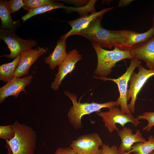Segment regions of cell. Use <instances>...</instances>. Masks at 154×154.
<instances>
[{"instance_id": "52a82bcc", "label": "cell", "mask_w": 154, "mask_h": 154, "mask_svg": "<svg viewBox=\"0 0 154 154\" xmlns=\"http://www.w3.org/2000/svg\"><path fill=\"white\" fill-rule=\"evenodd\" d=\"M107 112H97L98 115L101 117L104 122L105 126L110 133L114 131L117 132L119 129L116 125L119 124L123 127L127 123H131L135 126L137 127L141 122L137 118H135L131 114H126L123 112L118 107H111Z\"/></svg>"}, {"instance_id": "4dcf8cb0", "label": "cell", "mask_w": 154, "mask_h": 154, "mask_svg": "<svg viewBox=\"0 0 154 154\" xmlns=\"http://www.w3.org/2000/svg\"><path fill=\"white\" fill-rule=\"evenodd\" d=\"M149 154H154V150L153 151L151 152Z\"/></svg>"}, {"instance_id": "f546056e", "label": "cell", "mask_w": 154, "mask_h": 154, "mask_svg": "<svg viewBox=\"0 0 154 154\" xmlns=\"http://www.w3.org/2000/svg\"><path fill=\"white\" fill-rule=\"evenodd\" d=\"M152 26L154 28V15H153L152 18Z\"/></svg>"}, {"instance_id": "6da1fadb", "label": "cell", "mask_w": 154, "mask_h": 154, "mask_svg": "<svg viewBox=\"0 0 154 154\" xmlns=\"http://www.w3.org/2000/svg\"><path fill=\"white\" fill-rule=\"evenodd\" d=\"M103 17L96 19L86 28L75 35L83 36L102 48L111 49L114 47L122 50L130 31H112L104 28L101 23Z\"/></svg>"}, {"instance_id": "3957f363", "label": "cell", "mask_w": 154, "mask_h": 154, "mask_svg": "<svg viewBox=\"0 0 154 154\" xmlns=\"http://www.w3.org/2000/svg\"><path fill=\"white\" fill-rule=\"evenodd\" d=\"M65 95L72 101L73 106L70 108L67 116L70 123L76 129L82 127L81 119L84 116L94 112H98L104 108H109L116 106V101H110L103 103L94 102L83 103L78 102L77 95L74 93L66 90L64 92Z\"/></svg>"}, {"instance_id": "9c48e42d", "label": "cell", "mask_w": 154, "mask_h": 154, "mask_svg": "<svg viewBox=\"0 0 154 154\" xmlns=\"http://www.w3.org/2000/svg\"><path fill=\"white\" fill-rule=\"evenodd\" d=\"M103 143L97 133L82 135L73 141L70 147L78 154H101Z\"/></svg>"}, {"instance_id": "f1b7e54d", "label": "cell", "mask_w": 154, "mask_h": 154, "mask_svg": "<svg viewBox=\"0 0 154 154\" xmlns=\"http://www.w3.org/2000/svg\"><path fill=\"white\" fill-rule=\"evenodd\" d=\"M7 150V154H13L12 151L9 146L7 144L5 146Z\"/></svg>"}, {"instance_id": "83f0119b", "label": "cell", "mask_w": 154, "mask_h": 154, "mask_svg": "<svg viewBox=\"0 0 154 154\" xmlns=\"http://www.w3.org/2000/svg\"><path fill=\"white\" fill-rule=\"evenodd\" d=\"M133 0H119L117 7H124L129 5Z\"/></svg>"}, {"instance_id": "e0dca14e", "label": "cell", "mask_w": 154, "mask_h": 154, "mask_svg": "<svg viewBox=\"0 0 154 154\" xmlns=\"http://www.w3.org/2000/svg\"><path fill=\"white\" fill-rule=\"evenodd\" d=\"M154 36V28L152 27L147 31L139 33L131 31L122 50L130 51L146 43Z\"/></svg>"}, {"instance_id": "603a6c76", "label": "cell", "mask_w": 154, "mask_h": 154, "mask_svg": "<svg viewBox=\"0 0 154 154\" xmlns=\"http://www.w3.org/2000/svg\"><path fill=\"white\" fill-rule=\"evenodd\" d=\"M137 118L139 120L144 119L148 121L147 125L143 128V131L149 132L154 126V112H145L142 115L138 116Z\"/></svg>"}, {"instance_id": "7c38bea8", "label": "cell", "mask_w": 154, "mask_h": 154, "mask_svg": "<svg viewBox=\"0 0 154 154\" xmlns=\"http://www.w3.org/2000/svg\"><path fill=\"white\" fill-rule=\"evenodd\" d=\"M33 78L32 75L22 78L14 77L0 88V103H2L5 98L9 96L17 98L21 92L27 94L25 88L30 83Z\"/></svg>"}, {"instance_id": "44dd1931", "label": "cell", "mask_w": 154, "mask_h": 154, "mask_svg": "<svg viewBox=\"0 0 154 154\" xmlns=\"http://www.w3.org/2000/svg\"><path fill=\"white\" fill-rule=\"evenodd\" d=\"M154 150V136H149L148 140L145 143H137L132 146L131 149L123 154H149Z\"/></svg>"}, {"instance_id": "ffe728a7", "label": "cell", "mask_w": 154, "mask_h": 154, "mask_svg": "<svg viewBox=\"0 0 154 154\" xmlns=\"http://www.w3.org/2000/svg\"><path fill=\"white\" fill-rule=\"evenodd\" d=\"M11 11L7 1L0 0V18L1 20L0 27L3 29L14 28L15 22L11 17Z\"/></svg>"}, {"instance_id": "7a4b0ae2", "label": "cell", "mask_w": 154, "mask_h": 154, "mask_svg": "<svg viewBox=\"0 0 154 154\" xmlns=\"http://www.w3.org/2000/svg\"><path fill=\"white\" fill-rule=\"evenodd\" d=\"M14 136L5 141L13 154H35L37 136L32 128L17 120L13 125Z\"/></svg>"}, {"instance_id": "484cf974", "label": "cell", "mask_w": 154, "mask_h": 154, "mask_svg": "<svg viewBox=\"0 0 154 154\" xmlns=\"http://www.w3.org/2000/svg\"><path fill=\"white\" fill-rule=\"evenodd\" d=\"M118 149L116 146H110L108 144L103 143L101 146V154H118Z\"/></svg>"}, {"instance_id": "ac0fdd59", "label": "cell", "mask_w": 154, "mask_h": 154, "mask_svg": "<svg viewBox=\"0 0 154 154\" xmlns=\"http://www.w3.org/2000/svg\"><path fill=\"white\" fill-rule=\"evenodd\" d=\"M58 8L64 9L70 12L75 11L78 12L79 9L78 7L66 6L64 5L63 3L57 2H54L50 4L38 7L29 11L28 13L23 16L21 19L23 22H25L34 16Z\"/></svg>"}, {"instance_id": "2e32d148", "label": "cell", "mask_w": 154, "mask_h": 154, "mask_svg": "<svg viewBox=\"0 0 154 154\" xmlns=\"http://www.w3.org/2000/svg\"><path fill=\"white\" fill-rule=\"evenodd\" d=\"M59 38L54 51L44 59L45 63L49 65L51 70L59 66L67 55L66 51V39L67 37L64 34Z\"/></svg>"}, {"instance_id": "7402d4cb", "label": "cell", "mask_w": 154, "mask_h": 154, "mask_svg": "<svg viewBox=\"0 0 154 154\" xmlns=\"http://www.w3.org/2000/svg\"><path fill=\"white\" fill-rule=\"evenodd\" d=\"M23 1L24 6L22 8L29 11L38 7L50 4L54 2V1L51 0H24Z\"/></svg>"}, {"instance_id": "4fadbf2b", "label": "cell", "mask_w": 154, "mask_h": 154, "mask_svg": "<svg viewBox=\"0 0 154 154\" xmlns=\"http://www.w3.org/2000/svg\"><path fill=\"white\" fill-rule=\"evenodd\" d=\"M121 143L118 148V154H123L129 151L135 143H145L147 141L143 137L140 130L137 129L133 134L129 127H124L118 132Z\"/></svg>"}, {"instance_id": "9a60e30c", "label": "cell", "mask_w": 154, "mask_h": 154, "mask_svg": "<svg viewBox=\"0 0 154 154\" xmlns=\"http://www.w3.org/2000/svg\"><path fill=\"white\" fill-rule=\"evenodd\" d=\"M113 8V7L104 8L99 11L93 12L90 15L82 16L78 19L67 22L71 29L65 35L67 38L70 36L75 35L77 33L86 28L96 19L103 16Z\"/></svg>"}, {"instance_id": "8992f818", "label": "cell", "mask_w": 154, "mask_h": 154, "mask_svg": "<svg viewBox=\"0 0 154 154\" xmlns=\"http://www.w3.org/2000/svg\"><path fill=\"white\" fill-rule=\"evenodd\" d=\"M141 61L135 58L131 60L129 66L127 68L125 72L117 79L94 76L96 79L103 81L110 80L114 82L117 86L119 96L116 101V106H119L121 110L126 114H131L129 111L127 103V95L128 83L135 69L141 65Z\"/></svg>"}, {"instance_id": "5bb4252c", "label": "cell", "mask_w": 154, "mask_h": 154, "mask_svg": "<svg viewBox=\"0 0 154 154\" xmlns=\"http://www.w3.org/2000/svg\"><path fill=\"white\" fill-rule=\"evenodd\" d=\"M130 51L133 58L144 61L149 70H154V36L146 43Z\"/></svg>"}, {"instance_id": "ba28073f", "label": "cell", "mask_w": 154, "mask_h": 154, "mask_svg": "<svg viewBox=\"0 0 154 154\" xmlns=\"http://www.w3.org/2000/svg\"><path fill=\"white\" fill-rule=\"evenodd\" d=\"M137 68L138 73L134 71L131 76L129 88L127 95V101L131 98L128 107L131 113L135 112V104L138 93L147 80L154 75V70L146 69L141 65Z\"/></svg>"}, {"instance_id": "277c9868", "label": "cell", "mask_w": 154, "mask_h": 154, "mask_svg": "<svg viewBox=\"0 0 154 154\" xmlns=\"http://www.w3.org/2000/svg\"><path fill=\"white\" fill-rule=\"evenodd\" d=\"M92 45L98 59L97 67L94 73L99 77H106L112 72V68L118 62L133 58L130 51L122 50L116 47L113 50H108L93 43H92Z\"/></svg>"}, {"instance_id": "cb8c5ba5", "label": "cell", "mask_w": 154, "mask_h": 154, "mask_svg": "<svg viewBox=\"0 0 154 154\" xmlns=\"http://www.w3.org/2000/svg\"><path fill=\"white\" fill-rule=\"evenodd\" d=\"M15 132L13 125L0 126V138L5 141L12 139L15 135Z\"/></svg>"}, {"instance_id": "8fae6325", "label": "cell", "mask_w": 154, "mask_h": 154, "mask_svg": "<svg viewBox=\"0 0 154 154\" xmlns=\"http://www.w3.org/2000/svg\"><path fill=\"white\" fill-rule=\"evenodd\" d=\"M48 49L47 48L38 46L35 49L31 48L22 52L14 77L20 78L28 75L32 65L40 56L46 53Z\"/></svg>"}, {"instance_id": "d4e9b609", "label": "cell", "mask_w": 154, "mask_h": 154, "mask_svg": "<svg viewBox=\"0 0 154 154\" xmlns=\"http://www.w3.org/2000/svg\"><path fill=\"white\" fill-rule=\"evenodd\" d=\"M8 3L11 13L18 11L24 6L23 1L22 0H10L8 1Z\"/></svg>"}, {"instance_id": "4316f807", "label": "cell", "mask_w": 154, "mask_h": 154, "mask_svg": "<svg viewBox=\"0 0 154 154\" xmlns=\"http://www.w3.org/2000/svg\"><path fill=\"white\" fill-rule=\"evenodd\" d=\"M53 154H78L70 147L58 148Z\"/></svg>"}, {"instance_id": "30bf717a", "label": "cell", "mask_w": 154, "mask_h": 154, "mask_svg": "<svg viewBox=\"0 0 154 154\" xmlns=\"http://www.w3.org/2000/svg\"><path fill=\"white\" fill-rule=\"evenodd\" d=\"M82 59V55L77 50L74 49L68 52L65 59L59 66L58 71L51 84V88L53 90H58L64 78L72 71L76 63Z\"/></svg>"}, {"instance_id": "d6986e66", "label": "cell", "mask_w": 154, "mask_h": 154, "mask_svg": "<svg viewBox=\"0 0 154 154\" xmlns=\"http://www.w3.org/2000/svg\"><path fill=\"white\" fill-rule=\"evenodd\" d=\"M20 56L21 54L11 62L0 65V80L7 83L14 77L16 69L20 62Z\"/></svg>"}, {"instance_id": "5b68a950", "label": "cell", "mask_w": 154, "mask_h": 154, "mask_svg": "<svg viewBox=\"0 0 154 154\" xmlns=\"http://www.w3.org/2000/svg\"><path fill=\"white\" fill-rule=\"evenodd\" d=\"M0 38L7 44L10 52V54L1 56L0 57L14 59L22 52L37 45V42L34 40H25L19 37L14 28L1 29Z\"/></svg>"}]
</instances>
